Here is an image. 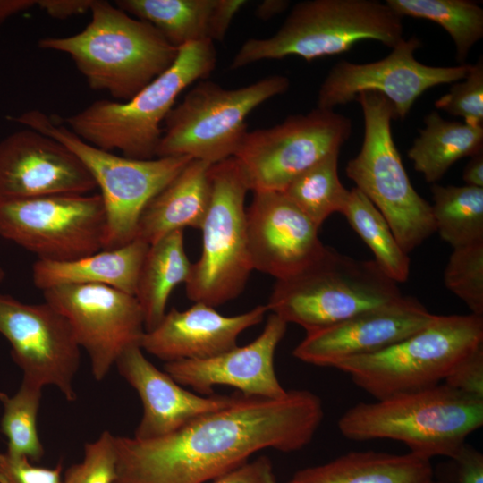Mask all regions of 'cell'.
I'll list each match as a JSON object with an SVG mask.
<instances>
[{
	"label": "cell",
	"mask_w": 483,
	"mask_h": 483,
	"mask_svg": "<svg viewBox=\"0 0 483 483\" xmlns=\"http://www.w3.org/2000/svg\"><path fill=\"white\" fill-rule=\"evenodd\" d=\"M323 417L321 399L309 390L287 391L278 399L237 395L162 437L116 436L114 483H205L258 451L302 449Z\"/></svg>",
	"instance_id": "6da1fadb"
},
{
	"label": "cell",
	"mask_w": 483,
	"mask_h": 483,
	"mask_svg": "<svg viewBox=\"0 0 483 483\" xmlns=\"http://www.w3.org/2000/svg\"><path fill=\"white\" fill-rule=\"evenodd\" d=\"M90 13L81 31L38 46L68 55L92 89L128 101L175 61L179 49L148 22L106 0H93Z\"/></svg>",
	"instance_id": "7a4b0ae2"
},
{
	"label": "cell",
	"mask_w": 483,
	"mask_h": 483,
	"mask_svg": "<svg viewBox=\"0 0 483 483\" xmlns=\"http://www.w3.org/2000/svg\"><path fill=\"white\" fill-rule=\"evenodd\" d=\"M483 425V398L446 384L360 402L339 419L341 434L351 440L392 439L414 454L454 459L467 436Z\"/></svg>",
	"instance_id": "3957f363"
},
{
	"label": "cell",
	"mask_w": 483,
	"mask_h": 483,
	"mask_svg": "<svg viewBox=\"0 0 483 483\" xmlns=\"http://www.w3.org/2000/svg\"><path fill=\"white\" fill-rule=\"evenodd\" d=\"M214 42L201 41L179 48L173 64L125 102L97 100L64 119L69 129L86 142L123 157L148 160L156 157L165 119L180 94L205 80L215 69Z\"/></svg>",
	"instance_id": "277c9868"
},
{
	"label": "cell",
	"mask_w": 483,
	"mask_h": 483,
	"mask_svg": "<svg viewBox=\"0 0 483 483\" xmlns=\"http://www.w3.org/2000/svg\"><path fill=\"white\" fill-rule=\"evenodd\" d=\"M402 19L377 0L302 1L292 7L274 35L246 40L230 68L290 55L309 62L343 53L362 40H376L394 48L403 39Z\"/></svg>",
	"instance_id": "5b68a950"
},
{
	"label": "cell",
	"mask_w": 483,
	"mask_h": 483,
	"mask_svg": "<svg viewBox=\"0 0 483 483\" xmlns=\"http://www.w3.org/2000/svg\"><path fill=\"white\" fill-rule=\"evenodd\" d=\"M402 297L375 260H360L326 246L300 273L276 280L266 304L284 322L310 333Z\"/></svg>",
	"instance_id": "8992f818"
},
{
	"label": "cell",
	"mask_w": 483,
	"mask_h": 483,
	"mask_svg": "<svg viewBox=\"0 0 483 483\" xmlns=\"http://www.w3.org/2000/svg\"><path fill=\"white\" fill-rule=\"evenodd\" d=\"M483 343V317L438 316L399 343L376 353L343 360L335 368L377 400L441 384Z\"/></svg>",
	"instance_id": "52a82bcc"
},
{
	"label": "cell",
	"mask_w": 483,
	"mask_h": 483,
	"mask_svg": "<svg viewBox=\"0 0 483 483\" xmlns=\"http://www.w3.org/2000/svg\"><path fill=\"white\" fill-rule=\"evenodd\" d=\"M8 119L59 141L86 166L101 191L105 208L103 250L134 240L146 206L192 160L186 156L148 160L117 156L86 142L53 115L36 109Z\"/></svg>",
	"instance_id": "ba28073f"
},
{
	"label": "cell",
	"mask_w": 483,
	"mask_h": 483,
	"mask_svg": "<svg viewBox=\"0 0 483 483\" xmlns=\"http://www.w3.org/2000/svg\"><path fill=\"white\" fill-rule=\"evenodd\" d=\"M364 119L359 154L346 166V174L387 221L402 250L409 253L436 232L431 205L413 188L394 144L392 103L374 91L356 99Z\"/></svg>",
	"instance_id": "9c48e42d"
},
{
	"label": "cell",
	"mask_w": 483,
	"mask_h": 483,
	"mask_svg": "<svg viewBox=\"0 0 483 483\" xmlns=\"http://www.w3.org/2000/svg\"><path fill=\"white\" fill-rule=\"evenodd\" d=\"M289 85L280 74L238 89L197 81L165 119L156 157L186 156L211 165L233 157L248 131L247 116Z\"/></svg>",
	"instance_id": "30bf717a"
},
{
	"label": "cell",
	"mask_w": 483,
	"mask_h": 483,
	"mask_svg": "<svg viewBox=\"0 0 483 483\" xmlns=\"http://www.w3.org/2000/svg\"><path fill=\"white\" fill-rule=\"evenodd\" d=\"M211 199L201 225L202 251L191 263L187 297L211 307L237 298L253 267L247 239L245 198L250 191L233 157L210 166Z\"/></svg>",
	"instance_id": "8fae6325"
},
{
	"label": "cell",
	"mask_w": 483,
	"mask_h": 483,
	"mask_svg": "<svg viewBox=\"0 0 483 483\" xmlns=\"http://www.w3.org/2000/svg\"><path fill=\"white\" fill-rule=\"evenodd\" d=\"M351 133L349 117L317 107L273 127L247 131L233 157L250 191L282 192L299 174L340 150Z\"/></svg>",
	"instance_id": "7c38bea8"
},
{
	"label": "cell",
	"mask_w": 483,
	"mask_h": 483,
	"mask_svg": "<svg viewBox=\"0 0 483 483\" xmlns=\"http://www.w3.org/2000/svg\"><path fill=\"white\" fill-rule=\"evenodd\" d=\"M100 194H64L0 203V236L38 259L69 261L103 250Z\"/></svg>",
	"instance_id": "4fadbf2b"
},
{
	"label": "cell",
	"mask_w": 483,
	"mask_h": 483,
	"mask_svg": "<svg viewBox=\"0 0 483 483\" xmlns=\"http://www.w3.org/2000/svg\"><path fill=\"white\" fill-rule=\"evenodd\" d=\"M43 295L69 321L97 381L107 376L125 349L140 343L144 318L134 295L101 284L59 285Z\"/></svg>",
	"instance_id": "5bb4252c"
},
{
	"label": "cell",
	"mask_w": 483,
	"mask_h": 483,
	"mask_svg": "<svg viewBox=\"0 0 483 483\" xmlns=\"http://www.w3.org/2000/svg\"><path fill=\"white\" fill-rule=\"evenodd\" d=\"M420 46V40L412 36L403 38L378 61L354 64L343 60L335 64L319 88L317 107L333 110L355 100L361 92L374 91L392 103L396 118L404 119L425 91L453 83L468 74L469 64L431 66L419 62L414 53Z\"/></svg>",
	"instance_id": "9a60e30c"
},
{
	"label": "cell",
	"mask_w": 483,
	"mask_h": 483,
	"mask_svg": "<svg viewBox=\"0 0 483 483\" xmlns=\"http://www.w3.org/2000/svg\"><path fill=\"white\" fill-rule=\"evenodd\" d=\"M0 334L23 379L41 387L55 386L67 401L76 400L73 379L80 350L67 318L53 305L25 303L0 293Z\"/></svg>",
	"instance_id": "2e32d148"
},
{
	"label": "cell",
	"mask_w": 483,
	"mask_h": 483,
	"mask_svg": "<svg viewBox=\"0 0 483 483\" xmlns=\"http://www.w3.org/2000/svg\"><path fill=\"white\" fill-rule=\"evenodd\" d=\"M96 188L79 157L49 136L27 128L0 141V203Z\"/></svg>",
	"instance_id": "e0dca14e"
},
{
	"label": "cell",
	"mask_w": 483,
	"mask_h": 483,
	"mask_svg": "<svg viewBox=\"0 0 483 483\" xmlns=\"http://www.w3.org/2000/svg\"><path fill=\"white\" fill-rule=\"evenodd\" d=\"M435 316L416 299L402 296L335 325L306 333L292 355L308 364L335 368L343 360L376 353L399 343Z\"/></svg>",
	"instance_id": "ac0fdd59"
},
{
	"label": "cell",
	"mask_w": 483,
	"mask_h": 483,
	"mask_svg": "<svg viewBox=\"0 0 483 483\" xmlns=\"http://www.w3.org/2000/svg\"><path fill=\"white\" fill-rule=\"evenodd\" d=\"M246 226L253 269L276 280L300 273L326 249L318 227L283 192H253Z\"/></svg>",
	"instance_id": "d6986e66"
},
{
	"label": "cell",
	"mask_w": 483,
	"mask_h": 483,
	"mask_svg": "<svg viewBox=\"0 0 483 483\" xmlns=\"http://www.w3.org/2000/svg\"><path fill=\"white\" fill-rule=\"evenodd\" d=\"M286 328L287 323L271 313L262 333L251 343L207 359L166 362L165 372L201 395H213L215 386H227L245 396L281 398L287 391L276 377L274 357Z\"/></svg>",
	"instance_id": "ffe728a7"
},
{
	"label": "cell",
	"mask_w": 483,
	"mask_h": 483,
	"mask_svg": "<svg viewBox=\"0 0 483 483\" xmlns=\"http://www.w3.org/2000/svg\"><path fill=\"white\" fill-rule=\"evenodd\" d=\"M114 366L142 402L143 414L133 436L139 439L174 433L193 419L231 404L237 396H206L184 389L154 366L140 344L125 349Z\"/></svg>",
	"instance_id": "44dd1931"
},
{
	"label": "cell",
	"mask_w": 483,
	"mask_h": 483,
	"mask_svg": "<svg viewBox=\"0 0 483 483\" xmlns=\"http://www.w3.org/2000/svg\"><path fill=\"white\" fill-rule=\"evenodd\" d=\"M267 311L266 304L235 316H224L202 302L185 310L172 308L155 328L145 331L140 345L165 363L210 358L236 347L240 334L259 324Z\"/></svg>",
	"instance_id": "7402d4cb"
},
{
	"label": "cell",
	"mask_w": 483,
	"mask_h": 483,
	"mask_svg": "<svg viewBox=\"0 0 483 483\" xmlns=\"http://www.w3.org/2000/svg\"><path fill=\"white\" fill-rule=\"evenodd\" d=\"M244 0H116L128 14L148 22L174 47L222 41Z\"/></svg>",
	"instance_id": "603a6c76"
},
{
	"label": "cell",
	"mask_w": 483,
	"mask_h": 483,
	"mask_svg": "<svg viewBox=\"0 0 483 483\" xmlns=\"http://www.w3.org/2000/svg\"><path fill=\"white\" fill-rule=\"evenodd\" d=\"M211 165L191 160L146 206L136 238L150 245L177 230L200 229L211 199Z\"/></svg>",
	"instance_id": "cb8c5ba5"
},
{
	"label": "cell",
	"mask_w": 483,
	"mask_h": 483,
	"mask_svg": "<svg viewBox=\"0 0 483 483\" xmlns=\"http://www.w3.org/2000/svg\"><path fill=\"white\" fill-rule=\"evenodd\" d=\"M148 248V243L135 238L122 247L69 261L38 259L32 266V280L42 291L67 284H101L135 295Z\"/></svg>",
	"instance_id": "d4e9b609"
},
{
	"label": "cell",
	"mask_w": 483,
	"mask_h": 483,
	"mask_svg": "<svg viewBox=\"0 0 483 483\" xmlns=\"http://www.w3.org/2000/svg\"><path fill=\"white\" fill-rule=\"evenodd\" d=\"M430 460L414 454L354 451L297 471L286 483H429Z\"/></svg>",
	"instance_id": "484cf974"
},
{
	"label": "cell",
	"mask_w": 483,
	"mask_h": 483,
	"mask_svg": "<svg viewBox=\"0 0 483 483\" xmlns=\"http://www.w3.org/2000/svg\"><path fill=\"white\" fill-rule=\"evenodd\" d=\"M191 267L183 230L170 233L149 245L134 295L143 313L145 331L152 330L162 320L172 291L187 282Z\"/></svg>",
	"instance_id": "4316f807"
},
{
	"label": "cell",
	"mask_w": 483,
	"mask_h": 483,
	"mask_svg": "<svg viewBox=\"0 0 483 483\" xmlns=\"http://www.w3.org/2000/svg\"><path fill=\"white\" fill-rule=\"evenodd\" d=\"M424 123L407 155L428 182L439 181L455 162L483 150V127L445 120L437 111L426 115Z\"/></svg>",
	"instance_id": "83f0119b"
},
{
	"label": "cell",
	"mask_w": 483,
	"mask_h": 483,
	"mask_svg": "<svg viewBox=\"0 0 483 483\" xmlns=\"http://www.w3.org/2000/svg\"><path fill=\"white\" fill-rule=\"evenodd\" d=\"M436 232L453 249L483 243V188L442 186L431 188Z\"/></svg>",
	"instance_id": "f1b7e54d"
},
{
	"label": "cell",
	"mask_w": 483,
	"mask_h": 483,
	"mask_svg": "<svg viewBox=\"0 0 483 483\" xmlns=\"http://www.w3.org/2000/svg\"><path fill=\"white\" fill-rule=\"evenodd\" d=\"M399 16L432 21L452 38L456 59L466 64L473 46L483 37V9L468 0H386Z\"/></svg>",
	"instance_id": "f546056e"
},
{
	"label": "cell",
	"mask_w": 483,
	"mask_h": 483,
	"mask_svg": "<svg viewBox=\"0 0 483 483\" xmlns=\"http://www.w3.org/2000/svg\"><path fill=\"white\" fill-rule=\"evenodd\" d=\"M341 214L369 246L382 270L397 284L405 282L410 275L408 253L397 242L383 215L356 187L350 190Z\"/></svg>",
	"instance_id": "4dcf8cb0"
},
{
	"label": "cell",
	"mask_w": 483,
	"mask_h": 483,
	"mask_svg": "<svg viewBox=\"0 0 483 483\" xmlns=\"http://www.w3.org/2000/svg\"><path fill=\"white\" fill-rule=\"evenodd\" d=\"M339 150L328 154L295 177L282 191L318 228L332 214L341 213L350 190L338 174Z\"/></svg>",
	"instance_id": "1f68e13d"
},
{
	"label": "cell",
	"mask_w": 483,
	"mask_h": 483,
	"mask_svg": "<svg viewBox=\"0 0 483 483\" xmlns=\"http://www.w3.org/2000/svg\"><path fill=\"white\" fill-rule=\"evenodd\" d=\"M42 388L22 379L18 392L2 401L4 408L1 431L8 439L6 453L31 462H39L45 453L37 428Z\"/></svg>",
	"instance_id": "d6a6232c"
},
{
	"label": "cell",
	"mask_w": 483,
	"mask_h": 483,
	"mask_svg": "<svg viewBox=\"0 0 483 483\" xmlns=\"http://www.w3.org/2000/svg\"><path fill=\"white\" fill-rule=\"evenodd\" d=\"M444 281L471 314L483 317V243L453 249Z\"/></svg>",
	"instance_id": "836d02e7"
},
{
	"label": "cell",
	"mask_w": 483,
	"mask_h": 483,
	"mask_svg": "<svg viewBox=\"0 0 483 483\" xmlns=\"http://www.w3.org/2000/svg\"><path fill=\"white\" fill-rule=\"evenodd\" d=\"M116 465V436L105 430L84 445L83 460L65 470L63 483H114Z\"/></svg>",
	"instance_id": "e575fe53"
},
{
	"label": "cell",
	"mask_w": 483,
	"mask_h": 483,
	"mask_svg": "<svg viewBox=\"0 0 483 483\" xmlns=\"http://www.w3.org/2000/svg\"><path fill=\"white\" fill-rule=\"evenodd\" d=\"M435 106L447 114L462 117L464 123L483 127V59L470 64L465 78L455 81Z\"/></svg>",
	"instance_id": "d590c367"
},
{
	"label": "cell",
	"mask_w": 483,
	"mask_h": 483,
	"mask_svg": "<svg viewBox=\"0 0 483 483\" xmlns=\"http://www.w3.org/2000/svg\"><path fill=\"white\" fill-rule=\"evenodd\" d=\"M28 458L0 453V483H63V464L45 468Z\"/></svg>",
	"instance_id": "8d00e7d4"
},
{
	"label": "cell",
	"mask_w": 483,
	"mask_h": 483,
	"mask_svg": "<svg viewBox=\"0 0 483 483\" xmlns=\"http://www.w3.org/2000/svg\"><path fill=\"white\" fill-rule=\"evenodd\" d=\"M462 393L483 398V343L464 357L445 379Z\"/></svg>",
	"instance_id": "74e56055"
},
{
	"label": "cell",
	"mask_w": 483,
	"mask_h": 483,
	"mask_svg": "<svg viewBox=\"0 0 483 483\" xmlns=\"http://www.w3.org/2000/svg\"><path fill=\"white\" fill-rule=\"evenodd\" d=\"M212 483H276L273 464L260 456L218 476Z\"/></svg>",
	"instance_id": "f35d334b"
},
{
	"label": "cell",
	"mask_w": 483,
	"mask_h": 483,
	"mask_svg": "<svg viewBox=\"0 0 483 483\" xmlns=\"http://www.w3.org/2000/svg\"><path fill=\"white\" fill-rule=\"evenodd\" d=\"M453 461L458 483H483V455L479 451L465 443Z\"/></svg>",
	"instance_id": "ab89813d"
},
{
	"label": "cell",
	"mask_w": 483,
	"mask_h": 483,
	"mask_svg": "<svg viewBox=\"0 0 483 483\" xmlns=\"http://www.w3.org/2000/svg\"><path fill=\"white\" fill-rule=\"evenodd\" d=\"M93 0H37V6L52 18L64 20L90 11Z\"/></svg>",
	"instance_id": "60d3db41"
},
{
	"label": "cell",
	"mask_w": 483,
	"mask_h": 483,
	"mask_svg": "<svg viewBox=\"0 0 483 483\" xmlns=\"http://www.w3.org/2000/svg\"><path fill=\"white\" fill-rule=\"evenodd\" d=\"M462 179L466 185L483 188V150L470 157L464 167Z\"/></svg>",
	"instance_id": "b9f144b4"
},
{
	"label": "cell",
	"mask_w": 483,
	"mask_h": 483,
	"mask_svg": "<svg viewBox=\"0 0 483 483\" xmlns=\"http://www.w3.org/2000/svg\"><path fill=\"white\" fill-rule=\"evenodd\" d=\"M36 5L37 0H0V25Z\"/></svg>",
	"instance_id": "7bdbcfd3"
},
{
	"label": "cell",
	"mask_w": 483,
	"mask_h": 483,
	"mask_svg": "<svg viewBox=\"0 0 483 483\" xmlns=\"http://www.w3.org/2000/svg\"><path fill=\"white\" fill-rule=\"evenodd\" d=\"M285 0H265L256 9V15L262 20H267L283 13L289 5Z\"/></svg>",
	"instance_id": "ee69618b"
},
{
	"label": "cell",
	"mask_w": 483,
	"mask_h": 483,
	"mask_svg": "<svg viewBox=\"0 0 483 483\" xmlns=\"http://www.w3.org/2000/svg\"><path fill=\"white\" fill-rule=\"evenodd\" d=\"M5 271L4 269L0 267V283L5 278Z\"/></svg>",
	"instance_id": "f6af8a7d"
},
{
	"label": "cell",
	"mask_w": 483,
	"mask_h": 483,
	"mask_svg": "<svg viewBox=\"0 0 483 483\" xmlns=\"http://www.w3.org/2000/svg\"><path fill=\"white\" fill-rule=\"evenodd\" d=\"M5 397H6V394L4 393L0 392V400L2 401Z\"/></svg>",
	"instance_id": "bcb514c9"
},
{
	"label": "cell",
	"mask_w": 483,
	"mask_h": 483,
	"mask_svg": "<svg viewBox=\"0 0 483 483\" xmlns=\"http://www.w3.org/2000/svg\"><path fill=\"white\" fill-rule=\"evenodd\" d=\"M429 483H449L446 481H434L433 479Z\"/></svg>",
	"instance_id": "7dc6e473"
}]
</instances>
